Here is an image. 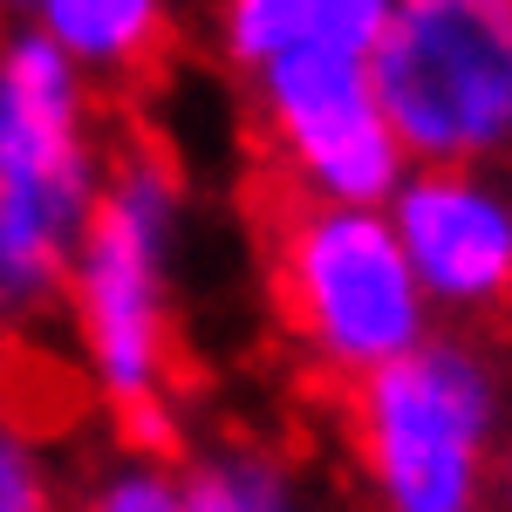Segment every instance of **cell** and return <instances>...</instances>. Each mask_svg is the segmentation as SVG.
Returning <instances> with one entry per match:
<instances>
[{
	"instance_id": "cell-9",
	"label": "cell",
	"mask_w": 512,
	"mask_h": 512,
	"mask_svg": "<svg viewBox=\"0 0 512 512\" xmlns=\"http://www.w3.org/2000/svg\"><path fill=\"white\" fill-rule=\"evenodd\" d=\"M28 21L82 76H117V69H137L164 48L171 0H35Z\"/></svg>"
},
{
	"instance_id": "cell-14",
	"label": "cell",
	"mask_w": 512,
	"mask_h": 512,
	"mask_svg": "<svg viewBox=\"0 0 512 512\" xmlns=\"http://www.w3.org/2000/svg\"><path fill=\"white\" fill-rule=\"evenodd\" d=\"M506 7H512V0H506Z\"/></svg>"
},
{
	"instance_id": "cell-11",
	"label": "cell",
	"mask_w": 512,
	"mask_h": 512,
	"mask_svg": "<svg viewBox=\"0 0 512 512\" xmlns=\"http://www.w3.org/2000/svg\"><path fill=\"white\" fill-rule=\"evenodd\" d=\"M82 512H178V478L144 458H117L82 492Z\"/></svg>"
},
{
	"instance_id": "cell-3",
	"label": "cell",
	"mask_w": 512,
	"mask_h": 512,
	"mask_svg": "<svg viewBox=\"0 0 512 512\" xmlns=\"http://www.w3.org/2000/svg\"><path fill=\"white\" fill-rule=\"evenodd\" d=\"M267 294L287 342L321 376L362 383L383 362L410 355L431 328V301L410 274L383 212L315 205L274 192L267 205Z\"/></svg>"
},
{
	"instance_id": "cell-10",
	"label": "cell",
	"mask_w": 512,
	"mask_h": 512,
	"mask_svg": "<svg viewBox=\"0 0 512 512\" xmlns=\"http://www.w3.org/2000/svg\"><path fill=\"white\" fill-rule=\"evenodd\" d=\"M178 512H308V499L280 451L233 437L178 472Z\"/></svg>"
},
{
	"instance_id": "cell-1",
	"label": "cell",
	"mask_w": 512,
	"mask_h": 512,
	"mask_svg": "<svg viewBox=\"0 0 512 512\" xmlns=\"http://www.w3.org/2000/svg\"><path fill=\"white\" fill-rule=\"evenodd\" d=\"M89 76L35 28L0 35V328L55 308L96 205Z\"/></svg>"
},
{
	"instance_id": "cell-13",
	"label": "cell",
	"mask_w": 512,
	"mask_h": 512,
	"mask_svg": "<svg viewBox=\"0 0 512 512\" xmlns=\"http://www.w3.org/2000/svg\"><path fill=\"white\" fill-rule=\"evenodd\" d=\"M492 499H499V512H512V451H506V465L492 472Z\"/></svg>"
},
{
	"instance_id": "cell-2",
	"label": "cell",
	"mask_w": 512,
	"mask_h": 512,
	"mask_svg": "<svg viewBox=\"0 0 512 512\" xmlns=\"http://www.w3.org/2000/svg\"><path fill=\"white\" fill-rule=\"evenodd\" d=\"M185 185L158 144H123L103 171L96 205L82 219L76 260H69V315L82 335V362L110 410H151L178 403L171 390V246H178Z\"/></svg>"
},
{
	"instance_id": "cell-4",
	"label": "cell",
	"mask_w": 512,
	"mask_h": 512,
	"mask_svg": "<svg viewBox=\"0 0 512 512\" xmlns=\"http://www.w3.org/2000/svg\"><path fill=\"white\" fill-rule=\"evenodd\" d=\"M349 431L383 512H485L499 376L472 342L424 335L349 390Z\"/></svg>"
},
{
	"instance_id": "cell-6",
	"label": "cell",
	"mask_w": 512,
	"mask_h": 512,
	"mask_svg": "<svg viewBox=\"0 0 512 512\" xmlns=\"http://www.w3.org/2000/svg\"><path fill=\"white\" fill-rule=\"evenodd\" d=\"M253 117L274 151V185L294 198L376 212L410 178V158L376 103L369 62L287 55L253 76Z\"/></svg>"
},
{
	"instance_id": "cell-5",
	"label": "cell",
	"mask_w": 512,
	"mask_h": 512,
	"mask_svg": "<svg viewBox=\"0 0 512 512\" xmlns=\"http://www.w3.org/2000/svg\"><path fill=\"white\" fill-rule=\"evenodd\" d=\"M369 82L403 158L424 171H485L512 151V7L396 0Z\"/></svg>"
},
{
	"instance_id": "cell-12",
	"label": "cell",
	"mask_w": 512,
	"mask_h": 512,
	"mask_svg": "<svg viewBox=\"0 0 512 512\" xmlns=\"http://www.w3.org/2000/svg\"><path fill=\"white\" fill-rule=\"evenodd\" d=\"M0 512H55V485H48V465L28 444V431L0 410Z\"/></svg>"
},
{
	"instance_id": "cell-7",
	"label": "cell",
	"mask_w": 512,
	"mask_h": 512,
	"mask_svg": "<svg viewBox=\"0 0 512 512\" xmlns=\"http://www.w3.org/2000/svg\"><path fill=\"white\" fill-rule=\"evenodd\" d=\"M383 219L431 308L485 315L512 301V192L485 171H410Z\"/></svg>"
},
{
	"instance_id": "cell-8",
	"label": "cell",
	"mask_w": 512,
	"mask_h": 512,
	"mask_svg": "<svg viewBox=\"0 0 512 512\" xmlns=\"http://www.w3.org/2000/svg\"><path fill=\"white\" fill-rule=\"evenodd\" d=\"M396 0H219L212 28L226 62L260 76L287 55H349L369 62V48L383 41Z\"/></svg>"
}]
</instances>
